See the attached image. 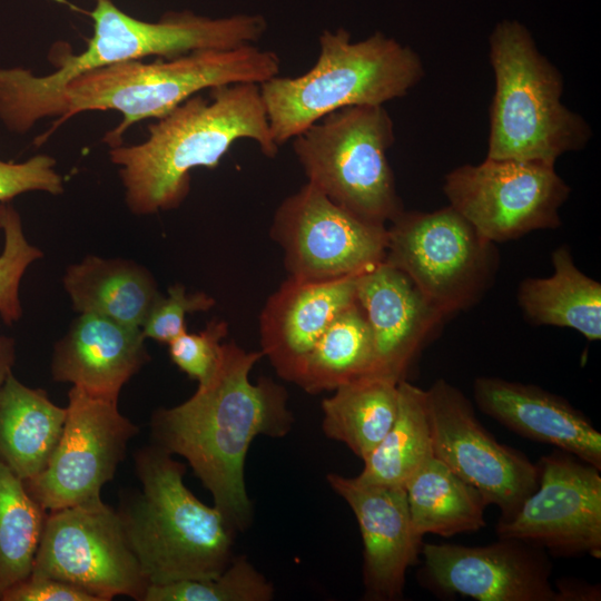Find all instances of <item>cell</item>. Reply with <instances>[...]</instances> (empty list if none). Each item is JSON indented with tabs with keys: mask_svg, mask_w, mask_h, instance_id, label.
Here are the masks:
<instances>
[{
	"mask_svg": "<svg viewBox=\"0 0 601 601\" xmlns=\"http://www.w3.org/2000/svg\"><path fill=\"white\" fill-rule=\"evenodd\" d=\"M262 351L221 344L210 378L184 403L151 417L156 444L186 459L236 531L246 530L253 506L245 483V461L257 436L284 437L294 423L286 390L268 377L249 380Z\"/></svg>",
	"mask_w": 601,
	"mask_h": 601,
	"instance_id": "cell-1",
	"label": "cell"
},
{
	"mask_svg": "<svg viewBox=\"0 0 601 601\" xmlns=\"http://www.w3.org/2000/svg\"><path fill=\"white\" fill-rule=\"evenodd\" d=\"M95 1V8L85 11L93 24L85 50L73 53L68 43L56 42L48 55L55 69L48 75L37 76L22 67L0 68V120L9 131L26 134L48 118L60 90L91 70L149 56L171 59L199 50L256 45L267 29L265 18L256 13L209 18L181 11L144 21L111 0Z\"/></svg>",
	"mask_w": 601,
	"mask_h": 601,
	"instance_id": "cell-2",
	"label": "cell"
},
{
	"mask_svg": "<svg viewBox=\"0 0 601 601\" xmlns=\"http://www.w3.org/2000/svg\"><path fill=\"white\" fill-rule=\"evenodd\" d=\"M208 90L209 98L197 93L149 124L145 141L109 149L131 213L178 208L189 194L190 171L217 167L239 139H250L263 155L276 157L279 146L270 132L259 85L240 82Z\"/></svg>",
	"mask_w": 601,
	"mask_h": 601,
	"instance_id": "cell-3",
	"label": "cell"
},
{
	"mask_svg": "<svg viewBox=\"0 0 601 601\" xmlns=\"http://www.w3.org/2000/svg\"><path fill=\"white\" fill-rule=\"evenodd\" d=\"M279 71L278 55L256 45L95 69L70 80L55 97L48 118L56 117L57 121L36 139V145L80 112L111 110L122 115L121 122L102 138L112 148L122 144L124 134L134 124L159 119L205 89L240 82L262 85Z\"/></svg>",
	"mask_w": 601,
	"mask_h": 601,
	"instance_id": "cell-4",
	"label": "cell"
},
{
	"mask_svg": "<svg viewBox=\"0 0 601 601\" xmlns=\"http://www.w3.org/2000/svg\"><path fill=\"white\" fill-rule=\"evenodd\" d=\"M135 463L142 489L118 513L149 585L220 574L236 532L225 514L189 491L186 466L159 445L140 450Z\"/></svg>",
	"mask_w": 601,
	"mask_h": 601,
	"instance_id": "cell-5",
	"label": "cell"
},
{
	"mask_svg": "<svg viewBox=\"0 0 601 601\" xmlns=\"http://www.w3.org/2000/svg\"><path fill=\"white\" fill-rule=\"evenodd\" d=\"M314 66L297 77L259 85L270 132L280 146L326 115L352 106H384L424 77L418 55L383 32L352 41L343 28L324 30Z\"/></svg>",
	"mask_w": 601,
	"mask_h": 601,
	"instance_id": "cell-6",
	"label": "cell"
},
{
	"mask_svg": "<svg viewBox=\"0 0 601 601\" xmlns=\"http://www.w3.org/2000/svg\"><path fill=\"white\" fill-rule=\"evenodd\" d=\"M495 89L490 107L486 158L554 166L584 148L588 121L563 105V77L518 20L496 23L489 39Z\"/></svg>",
	"mask_w": 601,
	"mask_h": 601,
	"instance_id": "cell-7",
	"label": "cell"
},
{
	"mask_svg": "<svg viewBox=\"0 0 601 601\" xmlns=\"http://www.w3.org/2000/svg\"><path fill=\"white\" fill-rule=\"evenodd\" d=\"M394 139L384 106H352L326 115L292 141L307 183L355 216L386 225L404 210L387 160Z\"/></svg>",
	"mask_w": 601,
	"mask_h": 601,
	"instance_id": "cell-8",
	"label": "cell"
},
{
	"mask_svg": "<svg viewBox=\"0 0 601 601\" xmlns=\"http://www.w3.org/2000/svg\"><path fill=\"white\" fill-rule=\"evenodd\" d=\"M384 262L449 316L482 298L495 276L499 254L495 243L449 205L396 216L387 227Z\"/></svg>",
	"mask_w": 601,
	"mask_h": 601,
	"instance_id": "cell-9",
	"label": "cell"
},
{
	"mask_svg": "<svg viewBox=\"0 0 601 601\" xmlns=\"http://www.w3.org/2000/svg\"><path fill=\"white\" fill-rule=\"evenodd\" d=\"M31 574L73 585L97 601H144L149 587L119 513L102 501L49 511Z\"/></svg>",
	"mask_w": 601,
	"mask_h": 601,
	"instance_id": "cell-10",
	"label": "cell"
},
{
	"mask_svg": "<svg viewBox=\"0 0 601 601\" xmlns=\"http://www.w3.org/2000/svg\"><path fill=\"white\" fill-rule=\"evenodd\" d=\"M443 191L449 205L481 235L502 243L560 227L559 211L571 189L554 166L485 158L447 173Z\"/></svg>",
	"mask_w": 601,
	"mask_h": 601,
	"instance_id": "cell-11",
	"label": "cell"
},
{
	"mask_svg": "<svg viewBox=\"0 0 601 601\" xmlns=\"http://www.w3.org/2000/svg\"><path fill=\"white\" fill-rule=\"evenodd\" d=\"M270 234L290 278L326 280L362 273L385 258L386 225L364 220L309 183L277 207Z\"/></svg>",
	"mask_w": 601,
	"mask_h": 601,
	"instance_id": "cell-12",
	"label": "cell"
},
{
	"mask_svg": "<svg viewBox=\"0 0 601 601\" xmlns=\"http://www.w3.org/2000/svg\"><path fill=\"white\" fill-rule=\"evenodd\" d=\"M432 452L510 519L536 489L539 469L496 439L477 420L470 400L445 380L425 390Z\"/></svg>",
	"mask_w": 601,
	"mask_h": 601,
	"instance_id": "cell-13",
	"label": "cell"
},
{
	"mask_svg": "<svg viewBox=\"0 0 601 601\" xmlns=\"http://www.w3.org/2000/svg\"><path fill=\"white\" fill-rule=\"evenodd\" d=\"M59 442L46 469L23 482L47 511L101 501L129 440L138 427L118 411V402L72 386Z\"/></svg>",
	"mask_w": 601,
	"mask_h": 601,
	"instance_id": "cell-14",
	"label": "cell"
},
{
	"mask_svg": "<svg viewBox=\"0 0 601 601\" xmlns=\"http://www.w3.org/2000/svg\"><path fill=\"white\" fill-rule=\"evenodd\" d=\"M536 489L508 520L499 538L528 541L562 556L601 558V470L554 449L536 463Z\"/></svg>",
	"mask_w": 601,
	"mask_h": 601,
	"instance_id": "cell-15",
	"label": "cell"
},
{
	"mask_svg": "<svg viewBox=\"0 0 601 601\" xmlns=\"http://www.w3.org/2000/svg\"><path fill=\"white\" fill-rule=\"evenodd\" d=\"M417 580L435 595L477 601H558L546 550L499 538L485 545L423 543Z\"/></svg>",
	"mask_w": 601,
	"mask_h": 601,
	"instance_id": "cell-16",
	"label": "cell"
},
{
	"mask_svg": "<svg viewBox=\"0 0 601 601\" xmlns=\"http://www.w3.org/2000/svg\"><path fill=\"white\" fill-rule=\"evenodd\" d=\"M326 480L358 523L365 599H402L406 571L417 563L423 545V538L414 531L404 489L366 485L337 473H328Z\"/></svg>",
	"mask_w": 601,
	"mask_h": 601,
	"instance_id": "cell-17",
	"label": "cell"
},
{
	"mask_svg": "<svg viewBox=\"0 0 601 601\" xmlns=\"http://www.w3.org/2000/svg\"><path fill=\"white\" fill-rule=\"evenodd\" d=\"M356 298L373 338L367 375L400 383L446 316L404 273L384 260L358 275Z\"/></svg>",
	"mask_w": 601,
	"mask_h": 601,
	"instance_id": "cell-18",
	"label": "cell"
},
{
	"mask_svg": "<svg viewBox=\"0 0 601 601\" xmlns=\"http://www.w3.org/2000/svg\"><path fill=\"white\" fill-rule=\"evenodd\" d=\"M359 274L326 280L288 277L267 299L260 315L262 353L279 377L296 383L319 337L357 300Z\"/></svg>",
	"mask_w": 601,
	"mask_h": 601,
	"instance_id": "cell-19",
	"label": "cell"
},
{
	"mask_svg": "<svg viewBox=\"0 0 601 601\" xmlns=\"http://www.w3.org/2000/svg\"><path fill=\"white\" fill-rule=\"evenodd\" d=\"M473 396L483 413L506 428L601 470V434L565 398L536 385L494 376L475 378Z\"/></svg>",
	"mask_w": 601,
	"mask_h": 601,
	"instance_id": "cell-20",
	"label": "cell"
},
{
	"mask_svg": "<svg viewBox=\"0 0 601 601\" xmlns=\"http://www.w3.org/2000/svg\"><path fill=\"white\" fill-rule=\"evenodd\" d=\"M145 339L141 328L81 313L55 345L52 377L118 402L122 386L149 361Z\"/></svg>",
	"mask_w": 601,
	"mask_h": 601,
	"instance_id": "cell-21",
	"label": "cell"
},
{
	"mask_svg": "<svg viewBox=\"0 0 601 601\" xmlns=\"http://www.w3.org/2000/svg\"><path fill=\"white\" fill-rule=\"evenodd\" d=\"M63 286L76 312L97 314L136 328H141L161 296L157 282L144 266L96 255L70 265Z\"/></svg>",
	"mask_w": 601,
	"mask_h": 601,
	"instance_id": "cell-22",
	"label": "cell"
},
{
	"mask_svg": "<svg viewBox=\"0 0 601 601\" xmlns=\"http://www.w3.org/2000/svg\"><path fill=\"white\" fill-rule=\"evenodd\" d=\"M67 410L10 373L0 388V461L21 481L39 475L61 436Z\"/></svg>",
	"mask_w": 601,
	"mask_h": 601,
	"instance_id": "cell-23",
	"label": "cell"
},
{
	"mask_svg": "<svg viewBox=\"0 0 601 601\" xmlns=\"http://www.w3.org/2000/svg\"><path fill=\"white\" fill-rule=\"evenodd\" d=\"M553 274L525 278L518 288L524 317L535 325L572 328L588 341L601 338V284L580 270L565 246L551 256Z\"/></svg>",
	"mask_w": 601,
	"mask_h": 601,
	"instance_id": "cell-24",
	"label": "cell"
},
{
	"mask_svg": "<svg viewBox=\"0 0 601 601\" xmlns=\"http://www.w3.org/2000/svg\"><path fill=\"white\" fill-rule=\"evenodd\" d=\"M414 531L449 538L485 526L481 493L432 455L404 485Z\"/></svg>",
	"mask_w": 601,
	"mask_h": 601,
	"instance_id": "cell-25",
	"label": "cell"
},
{
	"mask_svg": "<svg viewBox=\"0 0 601 601\" xmlns=\"http://www.w3.org/2000/svg\"><path fill=\"white\" fill-rule=\"evenodd\" d=\"M322 402V428L345 444L362 461L392 426L397 412L398 383L364 375L334 390Z\"/></svg>",
	"mask_w": 601,
	"mask_h": 601,
	"instance_id": "cell-26",
	"label": "cell"
},
{
	"mask_svg": "<svg viewBox=\"0 0 601 601\" xmlns=\"http://www.w3.org/2000/svg\"><path fill=\"white\" fill-rule=\"evenodd\" d=\"M432 455L425 390L403 380L398 383L394 422L363 460V469L355 479L366 485L404 489L407 480Z\"/></svg>",
	"mask_w": 601,
	"mask_h": 601,
	"instance_id": "cell-27",
	"label": "cell"
},
{
	"mask_svg": "<svg viewBox=\"0 0 601 601\" xmlns=\"http://www.w3.org/2000/svg\"><path fill=\"white\" fill-rule=\"evenodd\" d=\"M373 353L372 333L356 300L319 337L307 355L295 384L311 394L334 391L367 375Z\"/></svg>",
	"mask_w": 601,
	"mask_h": 601,
	"instance_id": "cell-28",
	"label": "cell"
},
{
	"mask_svg": "<svg viewBox=\"0 0 601 601\" xmlns=\"http://www.w3.org/2000/svg\"><path fill=\"white\" fill-rule=\"evenodd\" d=\"M47 514L0 461V598L31 574Z\"/></svg>",
	"mask_w": 601,
	"mask_h": 601,
	"instance_id": "cell-29",
	"label": "cell"
},
{
	"mask_svg": "<svg viewBox=\"0 0 601 601\" xmlns=\"http://www.w3.org/2000/svg\"><path fill=\"white\" fill-rule=\"evenodd\" d=\"M273 598V584L242 555L234 556L214 578L150 584L144 601H269Z\"/></svg>",
	"mask_w": 601,
	"mask_h": 601,
	"instance_id": "cell-30",
	"label": "cell"
},
{
	"mask_svg": "<svg viewBox=\"0 0 601 601\" xmlns=\"http://www.w3.org/2000/svg\"><path fill=\"white\" fill-rule=\"evenodd\" d=\"M0 229L4 246L0 254V315L4 323L17 322L22 314L19 285L28 266L42 257L23 234L21 218L11 204L0 203Z\"/></svg>",
	"mask_w": 601,
	"mask_h": 601,
	"instance_id": "cell-31",
	"label": "cell"
},
{
	"mask_svg": "<svg viewBox=\"0 0 601 601\" xmlns=\"http://www.w3.org/2000/svg\"><path fill=\"white\" fill-rule=\"evenodd\" d=\"M215 299L203 293L188 294L185 286L175 284L168 288V296H160L152 305L141 333L145 338L169 343L187 332L186 314L207 312Z\"/></svg>",
	"mask_w": 601,
	"mask_h": 601,
	"instance_id": "cell-32",
	"label": "cell"
},
{
	"mask_svg": "<svg viewBox=\"0 0 601 601\" xmlns=\"http://www.w3.org/2000/svg\"><path fill=\"white\" fill-rule=\"evenodd\" d=\"M227 332L226 322L214 319L204 331L185 332L169 342V356L184 373L203 384L216 370L221 351L220 342Z\"/></svg>",
	"mask_w": 601,
	"mask_h": 601,
	"instance_id": "cell-33",
	"label": "cell"
},
{
	"mask_svg": "<svg viewBox=\"0 0 601 601\" xmlns=\"http://www.w3.org/2000/svg\"><path fill=\"white\" fill-rule=\"evenodd\" d=\"M55 166L56 159L43 154L23 162L0 160V203L35 190L55 196L62 194L63 179Z\"/></svg>",
	"mask_w": 601,
	"mask_h": 601,
	"instance_id": "cell-34",
	"label": "cell"
},
{
	"mask_svg": "<svg viewBox=\"0 0 601 601\" xmlns=\"http://www.w3.org/2000/svg\"><path fill=\"white\" fill-rule=\"evenodd\" d=\"M1 601H97L91 594L68 583L30 574L8 589Z\"/></svg>",
	"mask_w": 601,
	"mask_h": 601,
	"instance_id": "cell-35",
	"label": "cell"
},
{
	"mask_svg": "<svg viewBox=\"0 0 601 601\" xmlns=\"http://www.w3.org/2000/svg\"><path fill=\"white\" fill-rule=\"evenodd\" d=\"M558 601H599L600 585L572 578H560L554 584Z\"/></svg>",
	"mask_w": 601,
	"mask_h": 601,
	"instance_id": "cell-36",
	"label": "cell"
},
{
	"mask_svg": "<svg viewBox=\"0 0 601 601\" xmlns=\"http://www.w3.org/2000/svg\"><path fill=\"white\" fill-rule=\"evenodd\" d=\"M16 358V345L11 337L0 335V388L11 372Z\"/></svg>",
	"mask_w": 601,
	"mask_h": 601,
	"instance_id": "cell-37",
	"label": "cell"
}]
</instances>
